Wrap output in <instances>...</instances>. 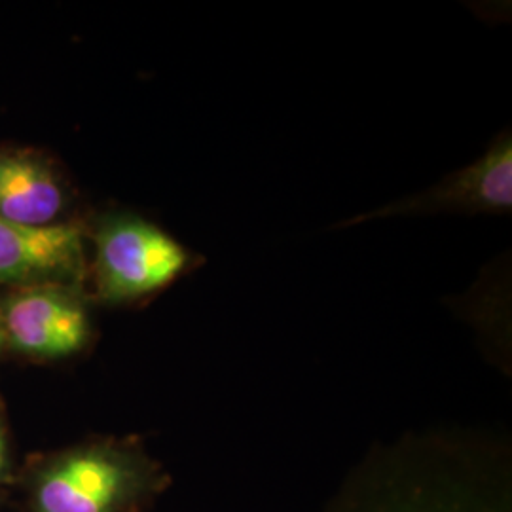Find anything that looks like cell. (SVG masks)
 <instances>
[{
  "label": "cell",
  "instance_id": "cell-9",
  "mask_svg": "<svg viewBox=\"0 0 512 512\" xmlns=\"http://www.w3.org/2000/svg\"><path fill=\"white\" fill-rule=\"evenodd\" d=\"M6 342V336H4V327H2V315H0V348L4 346Z\"/></svg>",
  "mask_w": 512,
  "mask_h": 512
},
{
  "label": "cell",
  "instance_id": "cell-3",
  "mask_svg": "<svg viewBox=\"0 0 512 512\" xmlns=\"http://www.w3.org/2000/svg\"><path fill=\"white\" fill-rule=\"evenodd\" d=\"M147 463L128 450L90 446L57 461L42 476L38 512H122L152 482Z\"/></svg>",
  "mask_w": 512,
  "mask_h": 512
},
{
  "label": "cell",
  "instance_id": "cell-7",
  "mask_svg": "<svg viewBox=\"0 0 512 512\" xmlns=\"http://www.w3.org/2000/svg\"><path fill=\"white\" fill-rule=\"evenodd\" d=\"M67 209V192L54 171L29 154H0V219L52 226Z\"/></svg>",
  "mask_w": 512,
  "mask_h": 512
},
{
  "label": "cell",
  "instance_id": "cell-8",
  "mask_svg": "<svg viewBox=\"0 0 512 512\" xmlns=\"http://www.w3.org/2000/svg\"><path fill=\"white\" fill-rule=\"evenodd\" d=\"M2 463H4V435L0 429V471H2Z\"/></svg>",
  "mask_w": 512,
  "mask_h": 512
},
{
  "label": "cell",
  "instance_id": "cell-4",
  "mask_svg": "<svg viewBox=\"0 0 512 512\" xmlns=\"http://www.w3.org/2000/svg\"><path fill=\"white\" fill-rule=\"evenodd\" d=\"M512 207V139L509 131L497 135L476 162L442 181L423 190L420 194L406 196L399 202L389 203L355 219L336 222L330 230H344L363 222L393 219V217H418L437 213H511Z\"/></svg>",
  "mask_w": 512,
  "mask_h": 512
},
{
  "label": "cell",
  "instance_id": "cell-1",
  "mask_svg": "<svg viewBox=\"0 0 512 512\" xmlns=\"http://www.w3.org/2000/svg\"><path fill=\"white\" fill-rule=\"evenodd\" d=\"M475 452L448 439H416L385 450L344 497L336 512H509L476 473Z\"/></svg>",
  "mask_w": 512,
  "mask_h": 512
},
{
  "label": "cell",
  "instance_id": "cell-2",
  "mask_svg": "<svg viewBox=\"0 0 512 512\" xmlns=\"http://www.w3.org/2000/svg\"><path fill=\"white\" fill-rule=\"evenodd\" d=\"M93 245L95 289L109 304H128L160 293L200 264V256L160 226L128 213L101 220Z\"/></svg>",
  "mask_w": 512,
  "mask_h": 512
},
{
  "label": "cell",
  "instance_id": "cell-6",
  "mask_svg": "<svg viewBox=\"0 0 512 512\" xmlns=\"http://www.w3.org/2000/svg\"><path fill=\"white\" fill-rule=\"evenodd\" d=\"M84 230L76 224L25 226L0 219V283L67 287L86 272Z\"/></svg>",
  "mask_w": 512,
  "mask_h": 512
},
{
  "label": "cell",
  "instance_id": "cell-5",
  "mask_svg": "<svg viewBox=\"0 0 512 512\" xmlns=\"http://www.w3.org/2000/svg\"><path fill=\"white\" fill-rule=\"evenodd\" d=\"M4 336L14 348L44 359L78 353L92 323L71 287H31L14 294L2 313Z\"/></svg>",
  "mask_w": 512,
  "mask_h": 512
}]
</instances>
